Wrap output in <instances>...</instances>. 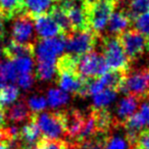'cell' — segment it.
Here are the masks:
<instances>
[{
	"instance_id": "6da1fadb",
	"label": "cell",
	"mask_w": 149,
	"mask_h": 149,
	"mask_svg": "<svg viewBox=\"0 0 149 149\" xmlns=\"http://www.w3.org/2000/svg\"><path fill=\"white\" fill-rule=\"evenodd\" d=\"M101 47L103 57L108 68L128 70L130 68V60L124 50L118 36L108 35L102 37Z\"/></svg>"
},
{
	"instance_id": "7a4b0ae2",
	"label": "cell",
	"mask_w": 149,
	"mask_h": 149,
	"mask_svg": "<svg viewBox=\"0 0 149 149\" xmlns=\"http://www.w3.org/2000/svg\"><path fill=\"white\" fill-rule=\"evenodd\" d=\"M120 3V0H95L93 2H88V13L92 30L97 34L103 31L114 8Z\"/></svg>"
},
{
	"instance_id": "3957f363",
	"label": "cell",
	"mask_w": 149,
	"mask_h": 149,
	"mask_svg": "<svg viewBox=\"0 0 149 149\" xmlns=\"http://www.w3.org/2000/svg\"><path fill=\"white\" fill-rule=\"evenodd\" d=\"M99 38V34H97L93 30L88 31H74L65 37L66 52L72 55L79 56L93 51Z\"/></svg>"
},
{
	"instance_id": "277c9868",
	"label": "cell",
	"mask_w": 149,
	"mask_h": 149,
	"mask_svg": "<svg viewBox=\"0 0 149 149\" xmlns=\"http://www.w3.org/2000/svg\"><path fill=\"white\" fill-rule=\"evenodd\" d=\"M44 138L57 140L62 135H65L63 118L61 111H45L41 113H32Z\"/></svg>"
},
{
	"instance_id": "5b68a950",
	"label": "cell",
	"mask_w": 149,
	"mask_h": 149,
	"mask_svg": "<svg viewBox=\"0 0 149 149\" xmlns=\"http://www.w3.org/2000/svg\"><path fill=\"white\" fill-rule=\"evenodd\" d=\"M120 92L127 95H133L142 99L149 98V66L136 70L128 74Z\"/></svg>"
},
{
	"instance_id": "8992f818",
	"label": "cell",
	"mask_w": 149,
	"mask_h": 149,
	"mask_svg": "<svg viewBox=\"0 0 149 149\" xmlns=\"http://www.w3.org/2000/svg\"><path fill=\"white\" fill-rule=\"evenodd\" d=\"M109 70L103 55L95 51H90L80 57L78 70L85 78H99Z\"/></svg>"
},
{
	"instance_id": "52a82bcc",
	"label": "cell",
	"mask_w": 149,
	"mask_h": 149,
	"mask_svg": "<svg viewBox=\"0 0 149 149\" xmlns=\"http://www.w3.org/2000/svg\"><path fill=\"white\" fill-rule=\"evenodd\" d=\"M66 40L63 35L48 39H40L36 47V57L38 61L56 62V57L65 49Z\"/></svg>"
},
{
	"instance_id": "ba28073f",
	"label": "cell",
	"mask_w": 149,
	"mask_h": 149,
	"mask_svg": "<svg viewBox=\"0 0 149 149\" xmlns=\"http://www.w3.org/2000/svg\"><path fill=\"white\" fill-rule=\"evenodd\" d=\"M130 62L142 55L146 47V38L135 29H129L118 35Z\"/></svg>"
},
{
	"instance_id": "9c48e42d",
	"label": "cell",
	"mask_w": 149,
	"mask_h": 149,
	"mask_svg": "<svg viewBox=\"0 0 149 149\" xmlns=\"http://www.w3.org/2000/svg\"><path fill=\"white\" fill-rule=\"evenodd\" d=\"M34 25L33 17L28 13L17 17L11 29V37L13 41L22 44H35Z\"/></svg>"
},
{
	"instance_id": "30bf717a",
	"label": "cell",
	"mask_w": 149,
	"mask_h": 149,
	"mask_svg": "<svg viewBox=\"0 0 149 149\" xmlns=\"http://www.w3.org/2000/svg\"><path fill=\"white\" fill-rule=\"evenodd\" d=\"M35 24L36 32L40 39H48L56 36L62 35L59 26L55 23L49 13H41V15L32 17Z\"/></svg>"
},
{
	"instance_id": "8fae6325",
	"label": "cell",
	"mask_w": 149,
	"mask_h": 149,
	"mask_svg": "<svg viewBox=\"0 0 149 149\" xmlns=\"http://www.w3.org/2000/svg\"><path fill=\"white\" fill-rule=\"evenodd\" d=\"M65 135L70 138L77 139L81 133L85 122V114L74 108L61 110Z\"/></svg>"
},
{
	"instance_id": "7c38bea8",
	"label": "cell",
	"mask_w": 149,
	"mask_h": 149,
	"mask_svg": "<svg viewBox=\"0 0 149 149\" xmlns=\"http://www.w3.org/2000/svg\"><path fill=\"white\" fill-rule=\"evenodd\" d=\"M43 138L39 126L33 118H30L29 122L19 130V144L21 149H30L36 146Z\"/></svg>"
},
{
	"instance_id": "4fadbf2b",
	"label": "cell",
	"mask_w": 149,
	"mask_h": 149,
	"mask_svg": "<svg viewBox=\"0 0 149 149\" xmlns=\"http://www.w3.org/2000/svg\"><path fill=\"white\" fill-rule=\"evenodd\" d=\"M85 81L86 78L81 76L78 72L56 74V83L60 89L76 95H79Z\"/></svg>"
},
{
	"instance_id": "5bb4252c",
	"label": "cell",
	"mask_w": 149,
	"mask_h": 149,
	"mask_svg": "<svg viewBox=\"0 0 149 149\" xmlns=\"http://www.w3.org/2000/svg\"><path fill=\"white\" fill-rule=\"evenodd\" d=\"M3 55L6 59L15 60L19 57H33L36 55L35 44H22L11 40L3 47Z\"/></svg>"
},
{
	"instance_id": "9a60e30c",
	"label": "cell",
	"mask_w": 149,
	"mask_h": 149,
	"mask_svg": "<svg viewBox=\"0 0 149 149\" xmlns=\"http://www.w3.org/2000/svg\"><path fill=\"white\" fill-rule=\"evenodd\" d=\"M140 100V98L136 97V96L127 95V97L123 98L118 102V106H116V118H114L116 126H123L124 123L132 114L135 113V110H136Z\"/></svg>"
},
{
	"instance_id": "2e32d148",
	"label": "cell",
	"mask_w": 149,
	"mask_h": 149,
	"mask_svg": "<svg viewBox=\"0 0 149 149\" xmlns=\"http://www.w3.org/2000/svg\"><path fill=\"white\" fill-rule=\"evenodd\" d=\"M27 13L25 0H0V15L7 19H17Z\"/></svg>"
},
{
	"instance_id": "e0dca14e",
	"label": "cell",
	"mask_w": 149,
	"mask_h": 149,
	"mask_svg": "<svg viewBox=\"0 0 149 149\" xmlns=\"http://www.w3.org/2000/svg\"><path fill=\"white\" fill-rule=\"evenodd\" d=\"M133 25L132 19L129 17L126 11L113 13L107 23V30L109 35L118 36L120 33L127 31L130 26Z\"/></svg>"
},
{
	"instance_id": "ac0fdd59",
	"label": "cell",
	"mask_w": 149,
	"mask_h": 149,
	"mask_svg": "<svg viewBox=\"0 0 149 149\" xmlns=\"http://www.w3.org/2000/svg\"><path fill=\"white\" fill-rule=\"evenodd\" d=\"M48 13H49V15L52 17V19L55 21V23L59 26L60 30H61V32H62V35H63L64 37L70 35L72 32H74L72 28V24H70V19H68L65 10H64L58 3L54 4Z\"/></svg>"
},
{
	"instance_id": "d6986e66",
	"label": "cell",
	"mask_w": 149,
	"mask_h": 149,
	"mask_svg": "<svg viewBox=\"0 0 149 149\" xmlns=\"http://www.w3.org/2000/svg\"><path fill=\"white\" fill-rule=\"evenodd\" d=\"M33 112L30 111V107L24 100L13 103L10 107L8 108L6 112V118L10 122L19 123L23 120H30Z\"/></svg>"
},
{
	"instance_id": "ffe728a7",
	"label": "cell",
	"mask_w": 149,
	"mask_h": 149,
	"mask_svg": "<svg viewBox=\"0 0 149 149\" xmlns=\"http://www.w3.org/2000/svg\"><path fill=\"white\" fill-rule=\"evenodd\" d=\"M25 1L27 13L32 17L48 13L51 7L58 2V0H25Z\"/></svg>"
},
{
	"instance_id": "44dd1931",
	"label": "cell",
	"mask_w": 149,
	"mask_h": 149,
	"mask_svg": "<svg viewBox=\"0 0 149 149\" xmlns=\"http://www.w3.org/2000/svg\"><path fill=\"white\" fill-rule=\"evenodd\" d=\"M19 95V90L17 86L9 84L0 89V106L3 108L13 105Z\"/></svg>"
},
{
	"instance_id": "7402d4cb",
	"label": "cell",
	"mask_w": 149,
	"mask_h": 149,
	"mask_svg": "<svg viewBox=\"0 0 149 149\" xmlns=\"http://www.w3.org/2000/svg\"><path fill=\"white\" fill-rule=\"evenodd\" d=\"M147 11H149V0H130L126 9L127 15L132 22Z\"/></svg>"
},
{
	"instance_id": "603a6c76",
	"label": "cell",
	"mask_w": 149,
	"mask_h": 149,
	"mask_svg": "<svg viewBox=\"0 0 149 149\" xmlns=\"http://www.w3.org/2000/svg\"><path fill=\"white\" fill-rule=\"evenodd\" d=\"M56 62L48 61H38L36 68L35 77L40 81H47L50 80L56 74Z\"/></svg>"
},
{
	"instance_id": "cb8c5ba5",
	"label": "cell",
	"mask_w": 149,
	"mask_h": 149,
	"mask_svg": "<svg viewBox=\"0 0 149 149\" xmlns=\"http://www.w3.org/2000/svg\"><path fill=\"white\" fill-rule=\"evenodd\" d=\"M0 74L6 82L15 83L17 81L19 72H17L13 60L6 59L0 63Z\"/></svg>"
},
{
	"instance_id": "d4e9b609",
	"label": "cell",
	"mask_w": 149,
	"mask_h": 149,
	"mask_svg": "<svg viewBox=\"0 0 149 149\" xmlns=\"http://www.w3.org/2000/svg\"><path fill=\"white\" fill-rule=\"evenodd\" d=\"M118 92L112 89H104L103 91L95 94L93 97L94 107L96 108H103L110 104L114 100Z\"/></svg>"
},
{
	"instance_id": "484cf974",
	"label": "cell",
	"mask_w": 149,
	"mask_h": 149,
	"mask_svg": "<svg viewBox=\"0 0 149 149\" xmlns=\"http://www.w3.org/2000/svg\"><path fill=\"white\" fill-rule=\"evenodd\" d=\"M48 103L51 107H58L60 105H63L70 99V96L68 95L65 91L61 89H50L47 93Z\"/></svg>"
},
{
	"instance_id": "4316f807",
	"label": "cell",
	"mask_w": 149,
	"mask_h": 149,
	"mask_svg": "<svg viewBox=\"0 0 149 149\" xmlns=\"http://www.w3.org/2000/svg\"><path fill=\"white\" fill-rule=\"evenodd\" d=\"M134 29L143 35H149V11L141 15L133 22Z\"/></svg>"
},
{
	"instance_id": "83f0119b",
	"label": "cell",
	"mask_w": 149,
	"mask_h": 149,
	"mask_svg": "<svg viewBox=\"0 0 149 149\" xmlns=\"http://www.w3.org/2000/svg\"><path fill=\"white\" fill-rule=\"evenodd\" d=\"M13 62H15V65L17 68L19 74L32 72L34 65L33 57H19L13 60Z\"/></svg>"
},
{
	"instance_id": "f1b7e54d",
	"label": "cell",
	"mask_w": 149,
	"mask_h": 149,
	"mask_svg": "<svg viewBox=\"0 0 149 149\" xmlns=\"http://www.w3.org/2000/svg\"><path fill=\"white\" fill-rule=\"evenodd\" d=\"M28 105H29L30 109L32 112L35 113H39L40 111L44 110L47 105V101L43 96H33L29 99L28 101Z\"/></svg>"
},
{
	"instance_id": "f546056e",
	"label": "cell",
	"mask_w": 149,
	"mask_h": 149,
	"mask_svg": "<svg viewBox=\"0 0 149 149\" xmlns=\"http://www.w3.org/2000/svg\"><path fill=\"white\" fill-rule=\"evenodd\" d=\"M129 143L120 137H111L108 139L104 149H128Z\"/></svg>"
},
{
	"instance_id": "4dcf8cb0",
	"label": "cell",
	"mask_w": 149,
	"mask_h": 149,
	"mask_svg": "<svg viewBox=\"0 0 149 149\" xmlns=\"http://www.w3.org/2000/svg\"><path fill=\"white\" fill-rule=\"evenodd\" d=\"M132 149H149V129H145L140 133L138 141Z\"/></svg>"
},
{
	"instance_id": "1f68e13d",
	"label": "cell",
	"mask_w": 149,
	"mask_h": 149,
	"mask_svg": "<svg viewBox=\"0 0 149 149\" xmlns=\"http://www.w3.org/2000/svg\"><path fill=\"white\" fill-rule=\"evenodd\" d=\"M17 85L23 89H29L34 84V76L32 72H27V74H19L17 78Z\"/></svg>"
},
{
	"instance_id": "d6a6232c",
	"label": "cell",
	"mask_w": 149,
	"mask_h": 149,
	"mask_svg": "<svg viewBox=\"0 0 149 149\" xmlns=\"http://www.w3.org/2000/svg\"><path fill=\"white\" fill-rule=\"evenodd\" d=\"M145 100H146V101L141 104L139 113H140L141 118L144 120L146 127L149 128V100L148 99H145Z\"/></svg>"
},
{
	"instance_id": "836d02e7",
	"label": "cell",
	"mask_w": 149,
	"mask_h": 149,
	"mask_svg": "<svg viewBox=\"0 0 149 149\" xmlns=\"http://www.w3.org/2000/svg\"><path fill=\"white\" fill-rule=\"evenodd\" d=\"M0 149H21L19 142H0Z\"/></svg>"
},
{
	"instance_id": "e575fe53",
	"label": "cell",
	"mask_w": 149,
	"mask_h": 149,
	"mask_svg": "<svg viewBox=\"0 0 149 149\" xmlns=\"http://www.w3.org/2000/svg\"><path fill=\"white\" fill-rule=\"evenodd\" d=\"M6 112H5V108L0 106V130L1 129L6 128Z\"/></svg>"
},
{
	"instance_id": "d590c367",
	"label": "cell",
	"mask_w": 149,
	"mask_h": 149,
	"mask_svg": "<svg viewBox=\"0 0 149 149\" xmlns=\"http://www.w3.org/2000/svg\"><path fill=\"white\" fill-rule=\"evenodd\" d=\"M4 17L0 15V43L3 41L5 36V27H4Z\"/></svg>"
},
{
	"instance_id": "8d00e7d4",
	"label": "cell",
	"mask_w": 149,
	"mask_h": 149,
	"mask_svg": "<svg viewBox=\"0 0 149 149\" xmlns=\"http://www.w3.org/2000/svg\"><path fill=\"white\" fill-rule=\"evenodd\" d=\"M5 82H6V81H5V80L3 79L2 76L0 74V89H1V88L4 87V86H5Z\"/></svg>"
},
{
	"instance_id": "74e56055",
	"label": "cell",
	"mask_w": 149,
	"mask_h": 149,
	"mask_svg": "<svg viewBox=\"0 0 149 149\" xmlns=\"http://www.w3.org/2000/svg\"><path fill=\"white\" fill-rule=\"evenodd\" d=\"M146 50L149 53V35L147 36V38H146Z\"/></svg>"
},
{
	"instance_id": "f35d334b",
	"label": "cell",
	"mask_w": 149,
	"mask_h": 149,
	"mask_svg": "<svg viewBox=\"0 0 149 149\" xmlns=\"http://www.w3.org/2000/svg\"><path fill=\"white\" fill-rule=\"evenodd\" d=\"M3 55V48L0 47V58H1V56Z\"/></svg>"
},
{
	"instance_id": "ab89813d",
	"label": "cell",
	"mask_w": 149,
	"mask_h": 149,
	"mask_svg": "<svg viewBox=\"0 0 149 149\" xmlns=\"http://www.w3.org/2000/svg\"><path fill=\"white\" fill-rule=\"evenodd\" d=\"M87 2H93V1H95V0H86Z\"/></svg>"
}]
</instances>
